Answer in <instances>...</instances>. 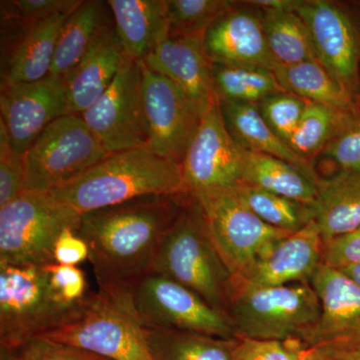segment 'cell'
Segmentation results:
<instances>
[{
	"mask_svg": "<svg viewBox=\"0 0 360 360\" xmlns=\"http://www.w3.org/2000/svg\"><path fill=\"white\" fill-rule=\"evenodd\" d=\"M187 193L153 194L82 214L98 290L120 295L153 271L161 243Z\"/></svg>",
	"mask_w": 360,
	"mask_h": 360,
	"instance_id": "1",
	"label": "cell"
},
{
	"mask_svg": "<svg viewBox=\"0 0 360 360\" xmlns=\"http://www.w3.org/2000/svg\"><path fill=\"white\" fill-rule=\"evenodd\" d=\"M49 193L84 213L153 194L186 193L181 168L148 148L110 153L89 170Z\"/></svg>",
	"mask_w": 360,
	"mask_h": 360,
	"instance_id": "2",
	"label": "cell"
},
{
	"mask_svg": "<svg viewBox=\"0 0 360 360\" xmlns=\"http://www.w3.org/2000/svg\"><path fill=\"white\" fill-rule=\"evenodd\" d=\"M153 271L174 279L229 315L233 277L213 243L205 210L193 194L186 193L165 234Z\"/></svg>",
	"mask_w": 360,
	"mask_h": 360,
	"instance_id": "3",
	"label": "cell"
},
{
	"mask_svg": "<svg viewBox=\"0 0 360 360\" xmlns=\"http://www.w3.org/2000/svg\"><path fill=\"white\" fill-rule=\"evenodd\" d=\"M321 312V300L310 283L258 286L232 278L229 315L236 338L302 341Z\"/></svg>",
	"mask_w": 360,
	"mask_h": 360,
	"instance_id": "4",
	"label": "cell"
},
{
	"mask_svg": "<svg viewBox=\"0 0 360 360\" xmlns=\"http://www.w3.org/2000/svg\"><path fill=\"white\" fill-rule=\"evenodd\" d=\"M85 307L77 309L65 302L52 283L47 265L0 264L1 349L20 347L70 323Z\"/></svg>",
	"mask_w": 360,
	"mask_h": 360,
	"instance_id": "5",
	"label": "cell"
},
{
	"mask_svg": "<svg viewBox=\"0 0 360 360\" xmlns=\"http://www.w3.org/2000/svg\"><path fill=\"white\" fill-rule=\"evenodd\" d=\"M80 219V213L47 191H22L0 206V264H56V241L65 229L77 231Z\"/></svg>",
	"mask_w": 360,
	"mask_h": 360,
	"instance_id": "6",
	"label": "cell"
},
{
	"mask_svg": "<svg viewBox=\"0 0 360 360\" xmlns=\"http://www.w3.org/2000/svg\"><path fill=\"white\" fill-rule=\"evenodd\" d=\"M110 295L127 304L144 328L187 331L224 340L238 336L229 315L158 272H149L127 290Z\"/></svg>",
	"mask_w": 360,
	"mask_h": 360,
	"instance_id": "7",
	"label": "cell"
},
{
	"mask_svg": "<svg viewBox=\"0 0 360 360\" xmlns=\"http://www.w3.org/2000/svg\"><path fill=\"white\" fill-rule=\"evenodd\" d=\"M40 338L79 348L108 360H153L146 328L115 296L94 292L75 321Z\"/></svg>",
	"mask_w": 360,
	"mask_h": 360,
	"instance_id": "8",
	"label": "cell"
},
{
	"mask_svg": "<svg viewBox=\"0 0 360 360\" xmlns=\"http://www.w3.org/2000/svg\"><path fill=\"white\" fill-rule=\"evenodd\" d=\"M108 155L82 116H61L26 151L25 191L49 193L79 176Z\"/></svg>",
	"mask_w": 360,
	"mask_h": 360,
	"instance_id": "9",
	"label": "cell"
},
{
	"mask_svg": "<svg viewBox=\"0 0 360 360\" xmlns=\"http://www.w3.org/2000/svg\"><path fill=\"white\" fill-rule=\"evenodd\" d=\"M193 196L205 210L213 243L233 278L243 276L277 241L291 234L262 221L232 188Z\"/></svg>",
	"mask_w": 360,
	"mask_h": 360,
	"instance_id": "10",
	"label": "cell"
},
{
	"mask_svg": "<svg viewBox=\"0 0 360 360\" xmlns=\"http://www.w3.org/2000/svg\"><path fill=\"white\" fill-rule=\"evenodd\" d=\"M142 89L141 63L127 58L110 86L80 115L108 155L148 148Z\"/></svg>",
	"mask_w": 360,
	"mask_h": 360,
	"instance_id": "11",
	"label": "cell"
},
{
	"mask_svg": "<svg viewBox=\"0 0 360 360\" xmlns=\"http://www.w3.org/2000/svg\"><path fill=\"white\" fill-rule=\"evenodd\" d=\"M141 63L143 73V111L148 148L181 165L203 115L181 89L167 77Z\"/></svg>",
	"mask_w": 360,
	"mask_h": 360,
	"instance_id": "12",
	"label": "cell"
},
{
	"mask_svg": "<svg viewBox=\"0 0 360 360\" xmlns=\"http://www.w3.org/2000/svg\"><path fill=\"white\" fill-rule=\"evenodd\" d=\"M243 161V148L227 131L217 101L203 115L180 165L184 191L198 195L232 188L240 184Z\"/></svg>",
	"mask_w": 360,
	"mask_h": 360,
	"instance_id": "13",
	"label": "cell"
},
{
	"mask_svg": "<svg viewBox=\"0 0 360 360\" xmlns=\"http://www.w3.org/2000/svg\"><path fill=\"white\" fill-rule=\"evenodd\" d=\"M319 63L352 96L359 94L360 32L347 9L329 0H297Z\"/></svg>",
	"mask_w": 360,
	"mask_h": 360,
	"instance_id": "14",
	"label": "cell"
},
{
	"mask_svg": "<svg viewBox=\"0 0 360 360\" xmlns=\"http://www.w3.org/2000/svg\"><path fill=\"white\" fill-rule=\"evenodd\" d=\"M0 112L11 146L25 155L51 122L70 115L65 80L49 75L39 82L1 87Z\"/></svg>",
	"mask_w": 360,
	"mask_h": 360,
	"instance_id": "15",
	"label": "cell"
},
{
	"mask_svg": "<svg viewBox=\"0 0 360 360\" xmlns=\"http://www.w3.org/2000/svg\"><path fill=\"white\" fill-rule=\"evenodd\" d=\"M309 283L321 300V312L315 328L302 340L303 345L326 352L360 347L359 284L323 262Z\"/></svg>",
	"mask_w": 360,
	"mask_h": 360,
	"instance_id": "16",
	"label": "cell"
},
{
	"mask_svg": "<svg viewBox=\"0 0 360 360\" xmlns=\"http://www.w3.org/2000/svg\"><path fill=\"white\" fill-rule=\"evenodd\" d=\"M70 14L30 21L1 14V85L39 82L51 75L59 34Z\"/></svg>",
	"mask_w": 360,
	"mask_h": 360,
	"instance_id": "17",
	"label": "cell"
},
{
	"mask_svg": "<svg viewBox=\"0 0 360 360\" xmlns=\"http://www.w3.org/2000/svg\"><path fill=\"white\" fill-rule=\"evenodd\" d=\"M203 45L210 63L269 70L276 66L267 45L259 9L248 1H234L206 30Z\"/></svg>",
	"mask_w": 360,
	"mask_h": 360,
	"instance_id": "18",
	"label": "cell"
},
{
	"mask_svg": "<svg viewBox=\"0 0 360 360\" xmlns=\"http://www.w3.org/2000/svg\"><path fill=\"white\" fill-rule=\"evenodd\" d=\"M205 35H169L161 40L143 63L176 84L193 101L201 115L217 103L212 89L210 59Z\"/></svg>",
	"mask_w": 360,
	"mask_h": 360,
	"instance_id": "19",
	"label": "cell"
},
{
	"mask_svg": "<svg viewBox=\"0 0 360 360\" xmlns=\"http://www.w3.org/2000/svg\"><path fill=\"white\" fill-rule=\"evenodd\" d=\"M322 257L323 240L314 220L277 241L248 272L236 279L258 286L309 283Z\"/></svg>",
	"mask_w": 360,
	"mask_h": 360,
	"instance_id": "20",
	"label": "cell"
},
{
	"mask_svg": "<svg viewBox=\"0 0 360 360\" xmlns=\"http://www.w3.org/2000/svg\"><path fill=\"white\" fill-rule=\"evenodd\" d=\"M115 28L108 1L82 0L63 26L51 75L65 77Z\"/></svg>",
	"mask_w": 360,
	"mask_h": 360,
	"instance_id": "21",
	"label": "cell"
},
{
	"mask_svg": "<svg viewBox=\"0 0 360 360\" xmlns=\"http://www.w3.org/2000/svg\"><path fill=\"white\" fill-rule=\"evenodd\" d=\"M125 56L115 28L63 77L70 115H82L110 86Z\"/></svg>",
	"mask_w": 360,
	"mask_h": 360,
	"instance_id": "22",
	"label": "cell"
},
{
	"mask_svg": "<svg viewBox=\"0 0 360 360\" xmlns=\"http://www.w3.org/2000/svg\"><path fill=\"white\" fill-rule=\"evenodd\" d=\"M125 56L143 60L168 34L167 0H108Z\"/></svg>",
	"mask_w": 360,
	"mask_h": 360,
	"instance_id": "23",
	"label": "cell"
},
{
	"mask_svg": "<svg viewBox=\"0 0 360 360\" xmlns=\"http://www.w3.org/2000/svg\"><path fill=\"white\" fill-rule=\"evenodd\" d=\"M314 222L323 243L360 226V172H338L319 179Z\"/></svg>",
	"mask_w": 360,
	"mask_h": 360,
	"instance_id": "24",
	"label": "cell"
},
{
	"mask_svg": "<svg viewBox=\"0 0 360 360\" xmlns=\"http://www.w3.org/2000/svg\"><path fill=\"white\" fill-rule=\"evenodd\" d=\"M219 103L227 131L241 148L276 156L300 167L314 179H321L315 168L296 155L288 144L270 129L258 105L227 101H219Z\"/></svg>",
	"mask_w": 360,
	"mask_h": 360,
	"instance_id": "25",
	"label": "cell"
},
{
	"mask_svg": "<svg viewBox=\"0 0 360 360\" xmlns=\"http://www.w3.org/2000/svg\"><path fill=\"white\" fill-rule=\"evenodd\" d=\"M240 184L314 205L319 179L276 156L243 149Z\"/></svg>",
	"mask_w": 360,
	"mask_h": 360,
	"instance_id": "26",
	"label": "cell"
},
{
	"mask_svg": "<svg viewBox=\"0 0 360 360\" xmlns=\"http://www.w3.org/2000/svg\"><path fill=\"white\" fill-rule=\"evenodd\" d=\"M272 72L284 91L309 103L345 110L360 97L349 94L319 60L276 65Z\"/></svg>",
	"mask_w": 360,
	"mask_h": 360,
	"instance_id": "27",
	"label": "cell"
},
{
	"mask_svg": "<svg viewBox=\"0 0 360 360\" xmlns=\"http://www.w3.org/2000/svg\"><path fill=\"white\" fill-rule=\"evenodd\" d=\"M259 11L267 45L276 65L319 60L309 30L295 11L259 9Z\"/></svg>",
	"mask_w": 360,
	"mask_h": 360,
	"instance_id": "28",
	"label": "cell"
},
{
	"mask_svg": "<svg viewBox=\"0 0 360 360\" xmlns=\"http://www.w3.org/2000/svg\"><path fill=\"white\" fill-rule=\"evenodd\" d=\"M146 340L153 360H233L236 340L214 336L146 328Z\"/></svg>",
	"mask_w": 360,
	"mask_h": 360,
	"instance_id": "29",
	"label": "cell"
},
{
	"mask_svg": "<svg viewBox=\"0 0 360 360\" xmlns=\"http://www.w3.org/2000/svg\"><path fill=\"white\" fill-rule=\"evenodd\" d=\"M213 92L219 101L255 104L283 92L272 70L255 66L212 63Z\"/></svg>",
	"mask_w": 360,
	"mask_h": 360,
	"instance_id": "30",
	"label": "cell"
},
{
	"mask_svg": "<svg viewBox=\"0 0 360 360\" xmlns=\"http://www.w3.org/2000/svg\"><path fill=\"white\" fill-rule=\"evenodd\" d=\"M232 191L239 200L262 221L290 233L300 231L314 220V205L269 193L264 189L238 184Z\"/></svg>",
	"mask_w": 360,
	"mask_h": 360,
	"instance_id": "31",
	"label": "cell"
},
{
	"mask_svg": "<svg viewBox=\"0 0 360 360\" xmlns=\"http://www.w3.org/2000/svg\"><path fill=\"white\" fill-rule=\"evenodd\" d=\"M342 110L324 104L307 103L288 146L314 167L315 160L328 146Z\"/></svg>",
	"mask_w": 360,
	"mask_h": 360,
	"instance_id": "32",
	"label": "cell"
},
{
	"mask_svg": "<svg viewBox=\"0 0 360 360\" xmlns=\"http://www.w3.org/2000/svg\"><path fill=\"white\" fill-rule=\"evenodd\" d=\"M233 4L229 0H167L168 34L205 35Z\"/></svg>",
	"mask_w": 360,
	"mask_h": 360,
	"instance_id": "33",
	"label": "cell"
},
{
	"mask_svg": "<svg viewBox=\"0 0 360 360\" xmlns=\"http://www.w3.org/2000/svg\"><path fill=\"white\" fill-rule=\"evenodd\" d=\"M321 156L333 162L338 172H360V97L350 108L341 111Z\"/></svg>",
	"mask_w": 360,
	"mask_h": 360,
	"instance_id": "34",
	"label": "cell"
},
{
	"mask_svg": "<svg viewBox=\"0 0 360 360\" xmlns=\"http://www.w3.org/2000/svg\"><path fill=\"white\" fill-rule=\"evenodd\" d=\"M307 103L295 94L283 91L267 97L258 104V110L274 134L288 144Z\"/></svg>",
	"mask_w": 360,
	"mask_h": 360,
	"instance_id": "35",
	"label": "cell"
},
{
	"mask_svg": "<svg viewBox=\"0 0 360 360\" xmlns=\"http://www.w3.org/2000/svg\"><path fill=\"white\" fill-rule=\"evenodd\" d=\"M25 155L11 146L4 124L0 123V206L25 191Z\"/></svg>",
	"mask_w": 360,
	"mask_h": 360,
	"instance_id": "36",
	"label": "cell"
},
{
	"mask_svg": "<svg viewBox=\"0 0 360 360\" xmlns=\"http://www.w3.org/2000/svg\"><path fill=\"white\" fill-rule=\"evenodd\" d=\"M1 360H108L46 338H34L20 347L1 349Z\"/></svg>",
	"mask_w": 360,
	"mask_h": 360,
	"instance_id": "37",
	"label": "cell"
},
{
	"mask_svg": "<svg viewBox=\"0 0 360 360\" xmlns=\"http://www.w3.org/2000/svg\"><path fill=\"white\" fill-rule=\"evenodd\" d=\"M309 347L300 340H264L238 338L233 360H302Z\"/></svg>",
	"mask_w": 360,
	"mask_h": 360,
	"instance_id": "38",
	"label": "cell"
},
{
	"mask_svg": "<svg viewBox=\"0 0 360 360\" xmlns=\"http://www.w3.org/2000/svg\"><path fill=\"white\" fill-rule=\"evenodd\" d=\"M82 0H11L1 1L4 15L18 16L23 20L39 21L59 14H70Z\"/></svg>",
	"mask_w": 360,
	"mask_h": 360,
	"instance_id": "39",
	"label": "cell"
},
{
	"mask_svg": "<svg viewBox=\"0 0 360 360\" xmlns=\"http://www.w3.org/2000/svg\"><path fill=\"white\" fill-rule=\"evenodd\" d=\"M322 262L338 270L360 264V226L323 243Z\"/></svg>",
	"mask_w": 360,
	"mask_h": 360,
	"instance_id": "40",
	"label": "cell"
},
{
	"mask_svg": "<svg viewBox=\"0 0 360 360\" xmlns=\"http://www.w3.org/2000/svg\"><path fill=\"white\" fill-rule=\"evenodd\" d=\"M89 258L86 243L75 229H65L59 236L54 248L56 264L77 266Z\"/></svg>",
	"mask_w": 360,
	"mask_h": 360,
	"instance_id": "41",
	"label": "cell"
},
{
	"mask_svg": "<svg viewBox=\"0 0 360 360\" xmlns=\"http://www.w3.org/2000/svg\"><path fill=\"white\" fill-rule=\"evenodd\" d=\"M321 352H322V350H321ZM322 352L328 355L333 360H360V347L354 348V349L343 350V352Z\"/></svg>",
	"mask_w": 360,
	"mask_h": 360,
	"instance_id": "42",
	"label": "cell"
},
{
	"mask_svg": "<svg viewBox=\"0 0 360 360\" xmlns=\"http://www.w3.org/2000/svg\"><path fill=\"white\" fill-rule=\"evenodd\" d=\"M340 271L360 286V264L345 267V269H340Z\"/></svg>",
	"mask_w": 360,
	"mask_h": 360,
	"instance_id": "43",
	"label": "cell"
},
{
	"mask_svg": "<svg viewBox=\"0 0 360 360\" xmlns=\"http://www.w3.org/2000/svg\"><path fill=\"white\" fill-rule=\"evenodd\" d=\"M302 360H333L328 355L321 352V350L316 349V348H309L307 354Z\"/></svg>",
	"mask_w": 360,
	"mask_h": 360,
	"instance_id": "44",
	"label": "cell"
}]
</instances>
